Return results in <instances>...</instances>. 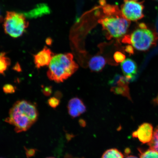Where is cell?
<instances>
[{
	"label": "cell",
	"mask_w": 158,
	"mask_h": 158,
	"mask_svg": "<svg viewBox=\"0 0 158 158\" xmlns=\"http://www.w3.org/2000/svg\"><path fill=\"white\" fill-rule=\"evenodd\" d=\"M36 106L25 100L18 101L10 109L5 121L15 127L17 133L28 130L38 118Z\"/></svg>",
	"instance_id": "6da1fadb"
},
{
	"label": "cell",
	"mask_w": 158,
	"mask_h": 158,
	"mask_svg": "<svg viewBox=\"0 0 158 158\" xmlns=\"http://www.w3.org/2000/svg\"></svg>",
	"instance_id": "83f0119b"
},
{
	"label": "cell",
	"mask_w": 158,
	"mask_h": 158,
	"mask_svg": "<svg viewBox=\"0 0 158 158\" xmlns=\"http://www.w3.org/2000/svg\"><path fill=\"white\" fill-rule=\"evenodd\" d=\"M15 70L17 71V72H20L21 69L20 66L19 64H16L14 67Z\"/></svg>",
	"instance_id": "44dd1931"
},
{
	"label": "cell",
	"mask_w": 158,
	"mask_h": 158,
	"mask_svg": "<svg viewBox=\"0 0 158 158\" xmlns=\"http://www.w3.org/2000/svg\"><path fill=\"white\" fill-rule=\"evenodd\" d=\"M27 155H29L30 156L31 155H33V154L35 152L33 151V150H29L27 152Z\"/></svg>",
	"instance_id": "603a6c76"
},
{
	"label": "cell",
	"mask_w": 158,
	"mask_h": 158,
	"mask_svg": "<svg viewBox=\"0 0 158 158\" xmlns=\"http://www.w3.org/2000/svg\"><path fill=\"white\" fill-rule=\"evenodd\" d=\"M106 64V60L103 56L100 55L94 56L90 59L89 66L90 70L98 72L103 69Z\"/></svg>",
	"instance_id": "8fae6325"
},
{
	"label": "cell",
	"mask_w": 158,
	"mask_h": 158,
	"mask_svg": "<svg viewBox=\"0 0 158 158\" xmlns=\"http://www.w3.org/2000/svg\"><path fill=\"white\" fill-rule=\"evenodd\" d=\"M29 26L24 15L15 11H7L3 20V28L6 34L14 38L22 35Z\"/></svg>",
	"instance_id": "5b68a950"
},
{
	"label": "cell",
	"mask_w": 158,
	"mask_h": 158,
	"mask_svg": "<svg viewBox=\"0 0 158 158\" xmlns=\"http://www.w3.org/2000/svg\"><path fill=\"white\" fill-rule=\"evenodd\" d=\"M101 158H124L121 152L115 148L106 150L102 155Z\"/></svg>",
	"instance_id": "4fadbf2b"
},
{
	"label": "cell",
	"mask_w": 158,
	"mask_h": 158,
	"mask_svg": "<svg viewBox=\"0 0 158 158\" xmlns=\"http://www.w3.org/2000/svg\"><path fill=\"white\" fill-rule=\"evenodd\" d=\"M11 64V60L5 52L0 53V74H3Z\"/></svg>",
	"instance_id": "7c38bea8"
},
{
	"label": "cell",
	"mask_w": 158,
	"mask_h": 158,
	"mask_svg": "<svg viewBox=\"0 0 158 158\" xmlns=\"http://www.w3.org/2000/svg\"><path fill=\"white\" fill-rule=\"evenodd\" d=\"M3 20V19L2 17L1 16H0V23H1V22Z\"/></svg>",
	"instance_id": "484cf974"
},
{
	"label": "cell",
	"mask_w": 158,
	"mask_h": 158,
	"mask_svg": "<svg viewBox=\"0 0 158 158\" xmlns=\"http://www.w3.org/2000/svg\"><path fill=\"white\" fill-rule=\"evenodd\" d=\"M143 2L138 0H124L121 6V13L129 21H136L144 17Z\"/></svg>",
	"instance_id": "8992f818"
},
{
	"label": "cell",
	"mask_w": 158,
	"mask_h": 158,
	"mask_svg": "<svg viewBox=\"0 0 158 158\" xmlns=\"http://www.w3.org/2000/svg\"><path fill=\"white\" fill-rule=\"evenodd\" d=\"M114 58L116 63H119L123 62L125 60L126 56L123 53L117 51L114 53Z\"/></svg>",
	"instance_id": "2e32d148"
},
{
	"label": "cell",
	"mask_w": 158,
	"mask_h": 158,
	"mask_svg": "<svg viewBox=\"0 0 158 158\" xmlns=\"http://www.w3.org/2000/svg\"><path fill=\"white\" fill-rule=\"evenodd\" d=\"M139 27V28L129 35L130 44L133 45L137 50L147 51L156 44L158 34L155 31L148 29L145 23H140Z\"/></svg>",
	"instance_id": "277c9868"
},
{
	"label": "cell",
	"mask_w": 158,
	"mask_h": 158,
	"mask_svg": "<svg viewBox=\"0 0 158 158\" xmlns=\"http://www.w3.org/2000/svg\"><path fill=\"white\" fill-rule=\"evenodd\" d=\"M121 69L125 76L135 77L137 73V66L136 63L130 59H127L122 62Z\"/></svg>",
	"instance_id": "30bf717a"
},
{
	"label": "cell",
	"mask_w": 158,
	"mask_h": 158,
	"mask_svg": "<svg viewBox=\"0 0 158 158\" xmlns=\"http://www.w3.org/2000/svg\"><path fill=\"white\" fill-rule=\"evenodd\" d=\"M47 158H55L53 157H47Z\"/></svg>",
	"instance_id": "4316f807"
},
{
	"label": "cell",
	"mask_w": 158,
	"mask_h": 158,
	"mask_svg": "<svg viewBox=\"0 0 158 158\" xmlns=\"http://www.w3.org/2000/svg\"><path fill=\"white\" fill-rule=\"evenodd\" d=\"M15 87L11 84H7L3 87V92L6 94H12L15 91Z\"/></svg>",
	"instance_id": "ac0fdd59"
},
{
	"label": "cell",
	"mask_w": 158,
	"mask_h": 158,
	"mask_svg": "<svg viewBox=\"0 0 158 158\" xmlns=\"http://www.w3.org/2000/svg\"><path fill=\"white\" fill-rule=\"evenodd\" d=\"M153 127L151 124L144 123L132 134L133 137L138 138L143 143H149L153 135Z\"/></svg>",
	"instance_id": "52a82bcc"
},
{
	"label": "cell",
	"mask_w": 158,
	"mask_h": 158,
	"mask_svg": "<svg viewBox=\"0 0 158 158\" xmlns=\"http://www.w3.org/2000/svg\"><path fill=\"white\" fill-rule=\"evenodd\" d=\"M78 66L71 53L54 55L49 65L47 76L55 82H63L76 72Z\"/></svg>",
	"instance_id": "7a4b0ae2"
},
{
	"label": "cell",
	"mask_w": 158,
	"mask_h": 158,
	"mask_svg": "<svg viewBox=\"0 0 158 158\" xmlns=\"http://www.w3.org/2000/svg\"><path fill=\"white\" fill-rule=\"evenodd\" d=\"M153 102L156 105H158V94L156 97L153 100Z\"/></svg>",
	"instance_id": "7402d4cb"
},
{
	"label": "cell",
	"mask_w": 158,
	"mask_h": 158,
	"mask_svg": "<svg viewBox=\"0 0 158 158\" xmlns=\"http://www.w3.org/2000/svg\"><path fill=\"white\" fill-rule=\"evenodd\" d=\"M43 92L45 96H49L52 94V88L50 86H47L43 88Z\"/></svg>",
	"instance_id": "d6986e66"
},
{
	"label": "cell",
	"mask_w": 158,
	"mask_h": 158,
	"mask_svg": "<svg viewBox=\"0 0 158 158\" xmlns=\"http://www.w3.org/2000/svg\"><path fill=\"white\" fill-rule=\"evenodd\" d=\"M60 103V101L56 97H52L49 99L48 103L49 106L53 108H56Z\"/></svg>",
	"instance_id": "e0dca14e"
},
{
	"label": "cell",
	"mask_w": 158,
	"mask_h": 158,
	"mask_svg": "<svg viewBox=\"0 0 158 158\" xmlns=\"http://www.w3.org/2000/svg\"><path fill=\"white\" fill-rule=\"evenodd\" d=\"M54 56L52 51L46 46L34 56L35 66L37 69L49 66Z\"/></svg>",
	"instance_id": "ba28073f"
},
{
	"label": "cell",
	"mask_w": 158,
	"mask_h": 158,
	"mask_svg": "<svg viewBox=\"0 0 158 158\" xmlns=\"http://www.w3.org/2000/svg\"><path fill=\"white\" fill-rule=\"evenodd\" d=\"M125 50L126 52L129 54L130 55L134 54V50L133 47L131 45H128L125 48Z\"/></svg>",
	"instance_id": "ffe728a7"
},
{
	"label": "cell",
	"mask_w": 158,
	"mask_h": 158,
	"mask_svg": "<svg viewBox=\"0 0 158 158\" xmlns=\"http://www.w3.org/2000/svg\"><path fill=\"white\" fill-rule=\"evenodd\" d=\"M99 20L102 28L107 32L108 38H119L126 34L130 24V21L118 10L115 13Z\"/></svg>",
	"instance_id": "3957f363"
},
{
	"label": "cell",
	"mask_w": 158,
	"mask_h": 158,
	"mask_svg": "<svg viewBox=\"0 0 158 158\" xmlns=\"http://www.w3.org/2000/svg\"><path fill=\"white\" fill-rule=\"evenodd\" d=\"M125 158H138L137 157L135 156L130 155L127 156Z\"/></svg>",
	"instance_id": "d4e9b609"
},
{
	"label": "cell",
	"mask_w": 158,
	"mask_h": 158,
	"mask_svg": "<svg viewBox=\"0 0 158 158\" xmlns=\"http://www.w3.org/2000/svg\"><path fill=\"white\" fill-rule=\"evenodd\" d=\"M150 149L154 150L158 153V126L153 131L151 141L148 143Z\"/></svg>",
	"instance_id": "5bb4252c"
},
{
	"label": "cell",
	"mask_w": 158,
	"mask_h": 158,
	"mask_svg": "<svg viewBox=\"0 0 158 158\" xmlns=\"http://www.w3.org/2000/svg\"><path fill=\"white\" fill-rule=\"evenodd\" d=\"M46 43L47 44L50 45L52 44V40L51 39H47L46 40Z\"/></svg>",
	"instance_id": "cb8c5ba5"
},
{
	"label": "cell",
	"mask_w": 158,
	"mask_h": 158,
	"mask_svg": "<svg viewBox=\"0 0 158 158\" xmlns=\"http://www.w3.org/2000/svg\"><path fill=\"white\" fill-rule=\"evenodd\" d=\"M69 114L71 117H78L86 111V107L81 100L74 98L69 101L68 104Z\"/></svg>",
	"instance_id": "9c48e42d"
},
{
	"label": "cell",
	"mask_w": 158,
	"mask_h": 158,
	"mask_svg": "<svg viewBox=\"0 0 158 158\" xmlns=\"http://www.w3.org/2000/svg\"><path fill=\"white\" fill-rule=\"evenodd\" d=\"M140 153V158H158V153L154 150L149 149L145 151L138 149Z\"/></svg>",
	"instance_id": "9a60e30c"
}]
</instances>
